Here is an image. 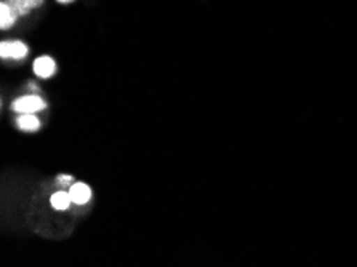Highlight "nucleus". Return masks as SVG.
Masks as SVG:
<instances>
[{
	"mask_svg": "<svg viewBox=\"0 0 357 267\" xmlns=\"http://www.w3.org/2000/svg\"><path fill=\"white\" fill-rule=\"evenodd\" d=\"M47 107V102L42 100L40 96L36 95H28V96H21L18 100L13 101L12 109L18 114H36L40 112Z\"/></svg>",
	"mask_w": 357,
	"mask_h": 267,
	"instance_id": "f257e3e1",
	"label": "nucleus"
},
{
	"mask_svg": "<svg viewBox=\"0 0 357 267\" xmlns=\"http://www.w3.org/2000/svg\"><path fill=\"white\" fill-rule=\"evenodd\" d=\"M28 54V47L26 43L20 40H12V42H2L0 45V56L3 59L13 58V59H21Z\"/></svg>",
	"mask_w": 357,
	"mask_h": 267,
	"instance_id": "f03ea898",
	"label": "nucleus"
},
{
	"mask_svg": "<svg viewBox=\"0 0 357 267\" xmlns=\"http://www.w3.org/2000/svg\"><path fill=\"white\" fill-rule=\"evenodd\" d=\"M56 64L50 56H40L34 61V73L37 77L40 79H48L55 74Z\"/></svg>",
	"mask_w": 357,
	"mask_h": 267,
	"instance_id": "7ed1b4c3",
	"label": "nucleus"
},
{
	"mask_svg": "<svg viewBox=\"0 0 357 267\" xmlns=\"http://www.w3.org/2000/svg\"><path fill=\"white\" fill-rule=\"evenodd\" d=\"M69 195L75 205H85L91 199V190L85 183H74L69 189Z\"/></svg>",
	"mask_w": 357,
	"mask_h": 267,
	"instance_id": "20e7f679",
	"label": "nucleus"
},
{
	"mask_svg": "<svg viewBox=\"0 0 357 267\" xmlns=\"http://www.w3.org/2000/svg\"><path fill=\"white\" fill-rule=\"evenodd\" d=\"M43 0H7V3L10 7L15 8V12L20 16L28 15L32 10L40 7Z\"/></svg>",
	"mask_w": 357,
	"mask_h": 267,
	"instance_id": "39448f33",
	"label": "nucleus"
},
{
	"mask_svg": "<svg viewBox=\"0 0 357 267\" xmlns=\"http://www.w3.org/2000/svg\"><path fill=\"white\" fill-rule=\"evenodd\" d=\"M18 13L15 12L13 7H10L7 2H2L0 5V27L2 29H8L16 23V18H18Z\"/></svg>",
	"mask_w": 357,
	"mask_h": 267,
	"instance_id": "423d86ee",
	"label": "nucleus"
},
{
	"mask_svg": "<svg viewBox=\"0 0 357 267\" xmlns=\"http://www.w3.org/2000/svg\"><path fill=\"white\" fill-rule=\"evenodd\" d=\"M16 123L23 132H36L40 127V121L39 117H36V114H21Z\"/></svg>",
	"mask_w": 357,
	"mask_h": 267,
	"instance_id": "0eeeda50",
	"label": "nucleus"
},
{
	"mask_svg": "<svg viewBox=\"0 0 357 267\" xmlns=\"http://www.w3.org/2000/svg\"><path fill=\"white\" fill-rule=\"evenodd\" d=\"M71 195L66 190H58L50 197V204L55 210L58 211H63V210H68L69 205H71Z\"/></svg>",
	"mask_w": 357,
	"mask_h": 267,
	"instance_id": "6e6552de",
	"label": "nucleus"
},
{
	"mask_svg": "<svg viewBox=\"0 0 357 267\" xmlns=\"http://www.w3.org/2000/svg\"><path fill=\"white\" fill-rule=\"evenodd\" d=\"M56 183L59 186H73L74 184V178L69 176V174H59L56 178Z\"/></svg>",
	"mask_w": 357,
	"mask_h": 267,
	"instance_id": "1a4fd4ad",
	"label": "nucleus"
},
{
	"mask_svg": "<svg viewBox=\"0 0 357 267\" xmlns=\"http://www.w3.org/2000/svg\"><path fill=\"white\" fill-rule=\"evenodd\" d=\"M58 2H61V3H69V2H73V0H58Z\"/></svg>",
	"mask_w": 357,
	"mask_h": 267,
	"instance_id": "9d476101",
	"label": "nucleus"
}]
</instances>
